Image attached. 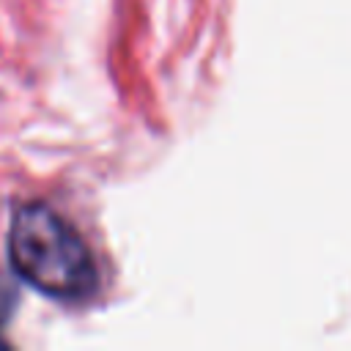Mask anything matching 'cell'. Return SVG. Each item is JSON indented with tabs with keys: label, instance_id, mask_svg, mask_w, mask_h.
Wrapping results in <instances>:
<instances>
[{
	"label": "cell",
	"instance_id": "obj_1",
	"mask_svg": "<svg viewBox=\"0 0 351 351\" xmlns=\"http://www.w3.org/2000/svg\"><path fill=\"white\" fill-rule=\"evenodd\" d=\"M8 258L16 277L60 302L96 291V266L80 233L47 203H25L8 228Z\"/></svg>",
	"mask_w": 351,
	"mask_h": 351
},
{
	"label": "cell",
	"instance_id": "obj_2",
	"mask_svg": "<svg viewBox=\"0 0 351 351\" xmlns=\"http://www.w3.org/2000/svg\"><path fill=\"white\" fill-rule=\"evenodd\" d=\"M14 296H16V291H14V282L0 271V324L8 318V313H11V304H14Z\"/></svg>",
	"mask_w": 351,
	"mask_h": 351
}]
</instances>
